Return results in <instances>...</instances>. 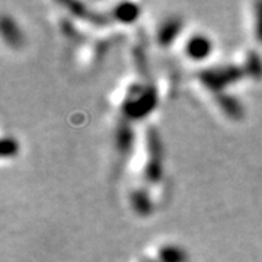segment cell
I'll return each mask as SVG.
<instances>
[{"instance_id": "obj_1", "label": "cell", "mask_w": 262, "mask_h": 262, "mask_svg": "<svg viewBox=\"0 0 262 262\" xmlns=\"http://www.w3.org/2000/svg\"><path fill=\"white\" fill-rule=\"evenodd\" d=\"M182 53L189 61H203L213 53V41L206 34H191L182 47Z\"/></svg>"}, {"instance_id": "obj_2", "label": "cell", "mask_w": 262, "mask_h": 262, "mask_svg": "<svg viewBox=\"0 0 262 262\" xmlns=\"http://www.w3.org/2000/svg\"><path fill=\"white\" fill-rule=\"evenodd\" d=\"M252 32L256 41L262 42V5H253Z\"/></svg>"}]
</instances>
